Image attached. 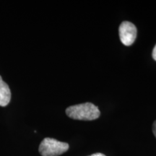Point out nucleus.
<instances>
[{
	"instance_id": "nucleus-1",
	"label": "nucleus",
	"mask_w": 156,
	"mask_h": 156,
	"mask_svg": "<svg viewBox=\"0 0 156 156\" xmlns=\"http://www.w3.org/2000/svg\"><path fill=\"white\" fill-rule=\"evenodd\" d=\"M66 114L69 118L75 120L93 121L101 116L98 108L92 103H85L71 106L66 109Z\"/></svg>"
},
{
	"instance_id": "nucleus-2",
	"label": "nucleus",
	"mask_w": 156,
	"mask_h": 156,
	"mask_svg": "<svg viewBox=\"0 0 156 156\" xmlns=\"http://www.w3.org/2000/svg\"><path fill=\"white\" fill-rule=\"evenodd\" d=\"M69 147V146L67 142L46 137L41 142L39 153L42 156H58L67 152Z\"/></svg>"
},
{
	"instance_id": "nucleus-3",
	"label": "nucleus",
	"mask_w": 156,
	"mask_h": 156,
	"mask_svg": "<svg viewBox=\"0 0 156 156\" xmlns=\"http://www.w3.org/2000/svg\"><path fill=\"white\" fill-rule=\"evenodd\" d=\"M119 34L123 44L126 46H131L136 40V28L131 22L124 21L119 28Z\"/></svg>"
},
{
	"instance_id": "nucleus-4",
	"label": "nucleus",
	"mask_w": 156,
	"mask_h": 156,
	"mask_svg": "<svg viewBox=\"0 0 156 156\" xmlns=\"http://www.w3.org/2000/svg\"><path fill=\"white\" fill-rule=\"evenodd\" d=\"M10 99V89L8 85L2 80V78L0 76V106L5 107L7 106Z\"/></svg>"
},
{
	"instance_id": "nucleus-5",
	"label": "nucleus",
	"mask_w": 156,
	"mask_h": 156,
	"mask_svg": "<svg viewBox=\"0 0 156 156\" xmlns=\"http://www.w3.org/2000/svg\"><path fill=\"white\" fill-rule=\"evenodd\" d=\"M152 56H153V59L155 60V61H156V45L153 50V54H152Z\"/></svg>"
},
{
	"instance_id": "nucleus-6",
	"label": "nucleus",
	"mask_w": 156,
	"mask_h": 156,
	"mask_svg": "<svg viewBox=\"0 0 156 156\" xmlns=\"http://www.w3.org/2000/svg\"><path fill=\"white\" fill-rule=\"evenodd\" d=\"M153 132L154 135H155V137H156V121H155V122H154V123H153Z\"/></svg>"
},
{
	"instance_id": "nucleus-7",
	"label": "nucleus",
	"mask_w": 156,
	"mask_h": 156,
	"mask_svg": "<svg viewBox=\"0 0 156 156\" xmlns=\"http://www.w3.org/2000/svg\"><path fill=\"white\" fill-rule=\"evenodd\" d=\"M89 156H106L104 155V154L103 153H94V154H92V155H89Z\"/></svg>"
}]
</instances>
